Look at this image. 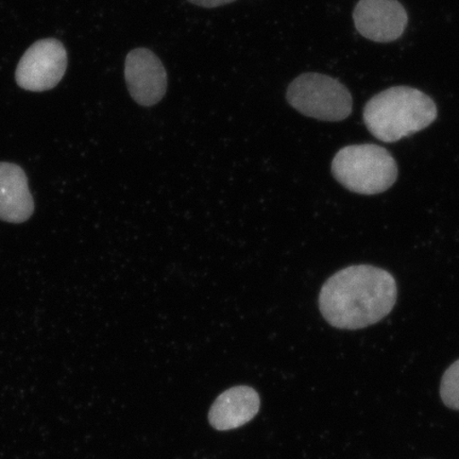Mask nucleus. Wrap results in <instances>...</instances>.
Returning a JSON list of instances; mask_svg holds the SVG:
<instances>
[{
	"instance_id": "nucleus-1",
	"label": "nucleus",
	"mask_w": 459,
	"mask_h": 459,
	"mask_svg": "<svg viewBox=\"0 0 459 459\" xmlns=\"http://www.w3.org/2000/svg\"><path fill=\"white\" fill-rule=\"evenodd\" d=\"M397 297V283L388 272L371 265H354L326 281L320 291L319 308L334 328L359 330L385 318Z\"/></svg>"
},
{
	"instance_id": "nucleus-2",
	"label": "nucleus",
	"mask_w": 459,
	"mask_h": 459,
	"mask_svg": "<svg viewBox=\"0 0 459 459\" xmlns=\"http://www.w3.org/2000/svg\"><path fill=\"white\" fill-rule=\"evenodd\" d=\"M437 107L421 91L394 86L373 97L364 108L367 129L378 141L398 142L429 127Z\"/></svg>"
},
{
	"instance_id": "nucleus-3",
	"label": "nucleus",
	"mask_w": 459,
	"mask_h": 459,
	"mask_svg": "<svg viewBox=\"0 0 459 459\" xmlns=\"http://www.w3.org/2000/svg\"><path fill=\"white\" fill-rule=\"evenodd\" d=\"M332 174L350 192L377 195L386 192L397 181L398 165L385 148L360 143L336 153Z\"/></svg>"
},
{
	"instance_id": "nucleus-4",
	"label": "nucleus",
	"mask_w": 459,
	"mask_h": 459,
	"mask_svg": "<svg viewBox=\"0 0 459 459\" xmlns=\"http://www.w3.org/2000/svg\"><path fill=\"white\" fill-rule=\"evenodd\" d=\"M286 99L298 112L325 122H341L352 113V96L346 86L323 74L297 77L287 89Z\"/></svg>"
},
{
	"instance_id": "nucleus-5",
	"label": "nucleus",
	"mask_w": 459,
	"mask_h": 459,
	"mask_svg": "<svg viewBox=\"0 0 459 459\" xmlns=\"http://www.w3.org/2000/svg\"><path fill=\"white\" fill-rule=\"evenodd\" d=\"M66 68L65 46L56 39H45L34 43L22 56L15 79L22 89L45 91L61 82Z\"/></svg>"
},
{
	"instance_id": "nucleus-6",
	"label": "nucleus",
	"mask_w": 459,
	"mask_h": 459,
	"mask_svg": "<svg viewBox=\"0 0 459 459\" xmlns=\"http://www.w3.org/2000/svg\"><path fill=\"white\" fill-rule=\"evenodd\" d=\"M125 77L132 99L143 107L157 105L168 90V73L162 62L146 48L130 51L126 59Z\"/></svg>"
},
{
	"instance_id": "nucleus-7",
	"label": "nucleus",
	"mask_w": 459,
	"mask_h": 459,
	"mask_svg": "<svg viewBox=\"0 0 459 459\" xmlns=\"http://www.w3.org/2000/svg\"><path fill=\"white\" fill-rule=\"evenodd\" d=\"M361 36L375 42H392L403 34L407 13L397 0H360L353 13Z\"/></svg>"
},
{
	"instance_id": "nucleus-8",
	"label": "nucleus",
	"mask_w": 459,
	"mask_h": 459,
	"mask_svg": "<svg viewBox=\"0 0 459 459\" xmlns=\"http://www.w3.org/2000/svg\"><path fill=\"white\" fill-rule=\"evenodd\" d=\"M260 404V397L254 388L238 386L228 389L211 407V426L218 430L243 427L255 417Z\"/></svg>"
},
{
	"instance_id": "nucleus-9",
	"label": "nucleus",
	"mask_w": 459,
	"mask_h": 459,
	"mask_svg": "<svg viewBox=\"0 0 459 459\" xmlns=\"http://www.w3.org/2000/svg\"><path fill=\"white\" fill-rule=\"evenodd\" d=\"M33 211L24 170L13 163H0V220L22 223L31 217Z\"/></svg>"
},
{
	"instance_id": "nucleus-10",
	"label": "nucleus",
	"mask_w": 459,
	"mask_h": 459,
	"mask_svg": "<svg viewBox=\"0 0 459 459\" xmlns=\"http://www.w3.org/2000/svg\"><path fill=\"white\" fill-rule=\"evenodd\" d=\"M440 397L446 406L459 411V359L446 369L441 378Z\"/></svg>"
},
{
	"instance_id": "nucleus-11",
	"label": "nucleus",
	"mask_w": 459,
	"mask_h": 459,
	"mask_svg": "<svg viewBox=\"0 0 459 459\" xmlns=\"http://www.w3.org/2000/svg\"><path fill=\"white\" fill-rule=\"evenodd\" d=\"M187 2L199 5V7L216 8L234 3L235 0H187Z\"/></svg>"
}]
</instances>
